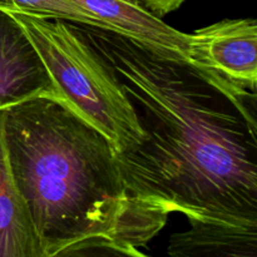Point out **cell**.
Masks as SVG:
<instances>
[{"label":"cell","mask_w":257,"mask_h":257,"mask_svg":"<svg viewBox=\"0 0 257 257\" xmlns=\"http://www.w3.org/2000/svg\"><path fill=\"white\" fill-rule=\"evenodd\" d=\"M143 132L117 153L128 192L160 215L257 226V93L109 29L74 23Z\"/></svg>","instance_id":"1"},{"label":"cell","mask_w":257,"mask_h":257,"mask_svg":"<svg viewBox=\"0 0 257 257\" xmlns=\"http://www.w3.org/2000/svg\"><path fill=\"white\" fill-rule=\"evenodd\" d=\"M3 135L13 180L49 257L90 237L145 247L167 223L128 192L109 140L58 99L5 109Z\"/></svg>","instance_id":"2"},{"label":"cell","mask_w":257,"mask_h":257,"mask_svg":"<svg viewBox=\"0 0 257 257\" xmlns=\"http://www.w3.org/2000/svg\"><path fill=\"white\" fill-rule=\"evenodd\" d=\"M10 14L34 45L60 103L103 133L117 153L142 142L137 115L119 80L74 23L29 13Z\"/></svg>","instance_id":"3"},{"label":"cell","mask_w":257,"mask_h":257,"mask_svg":"<svg viewBox=\"0 0 257 257\" xmlns=\"http://www.w3.org/2000/svg\"><path fill=\"white\" fill-rule=\"evenodd\" d=\"M198 62L235 84L256 92L257 23L252 18L225 19L192 33Z\"/></svg>","instance_id":"4"},{"label":"cell","mask_w":257,"mask_h":257,"mask_svg":"<svg viewBox=\"0 0 257 257\" xmlns=\"http://www.w3.org/2000/svg\"><path fill=\"white\" fill-rule=\"evenodd\" d=\"M47 97L59 100L57 89L22 25L0 9V109Z\"/></svg>","instance_id":"5"},{"label":"cell","mask_w":257,"mask_h":257,"mask_svg":"<svg viewBox=\"0 0 257 257\" xmlns=\"http://www.w3.org/2000/svg\"><path fill=\"white\" fill-rule=\"evenodd\" d=\"M109 29L203 68L192 34H185L131 0H69ZM206 69V68H203ZM211 70V69H210Z\"/></svg>","instance_id":"6"},{"label":"cell","mask_w":257,"mask_h":257,"mask_svg":"<svg viewBox=\"0 0 257 257\" xmlns=\"http://www.w3.org/2000/svg\"><path fill=\"white\" fill-rule=\"evenodd\" d=\"M190 225L171 236L168 257H257V226L202 220Z\"/></svg>","instance_id":"7"},{"label":"cell","mask_w":257,"mask_h":257,"mask_svg":"<svg viewBox=\"0 0 257 257\" xmlns=\"http://www.w3.org/2000/svg\"><path fill=\"white\" fill-rule=\"evenodd\" d=\"M5 109H0V257H49L15 186L3 135Z\"/></svg>","instance_id":"8"},{"label":"cell","mask_w":257,"mask_h":257,"mask_svg":"<svg viewBox=\"0 0 257 257\" xmlns=\"http://www.w3.org/2000/svg\"><path fill=\"white\" fill-rule=\"evenodd\" d=\"M0 9L9 13H29L52 19L102 28L98 20L69 0H0Z\"/></svg>","instance_id":"9"},{"label":"cell","mask_w":257,"mask_h":257,"mask_svg":"<svg viewBox=\"0 0 257 257\" xmlns=\"http://www.w3.org/2000/svg\"><path fill=\"white\" fill-rule=\"evenodd\" d=\"M50 257H150L137 247L104 237H90L75 242Z\"/></svg>","instance_id":"10"},{"label":"cell","mask_w":257,"mask_h":257,"mask_svg":"<svg viewBox=\"0 0 257 257\" xmlns=\"http://www.w3.org/2000/svg\"><path fill=\"white\" fill-rule=\"evenodd\" d=\"M140 7L145 8L151 14L162 19L165 15L180 9L187 0H131Z\"/></svg>","instance_id":"11"}]
</instances>
